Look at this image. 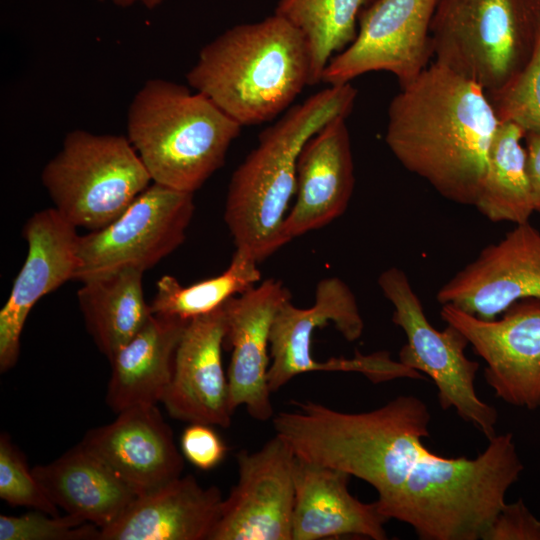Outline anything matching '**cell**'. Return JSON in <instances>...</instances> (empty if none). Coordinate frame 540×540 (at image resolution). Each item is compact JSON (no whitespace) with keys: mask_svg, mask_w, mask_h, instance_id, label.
<instances>
[{"mask_svg":"<svg viewBox=\"0 0 540 540\" xmlns=\"http://www.w3.org/2000/svg\"><path fill=\"white\" fill-rule=\"evenodd\" d=\"M295 404L274 416L276 435L299 459L370 484L381 514L421 540H481L524 469L510 432L489 439L474 458L433 453L422 442L431 414L413 395L360 413Z\"/></svg>","mask_w":540,"mask_h":540,"instance_id":"cell-1","label":"cell"},{"mask_svg":"<svg viewBox=\"0 0 540 540\" xmlns=\"http://www.w3.org/2000/svg\"><path fill=\"white\" fill-rule=\"evenodd\" d=\"M499 123L482 87L433 62L391 100L385 142L442 197L474 206Z\"/></svg>","mask_w":540,"mask_h":540,"instance_id":"cell-2","label":"cell"},{"mask_svg":"<svg viewBox=\"0 0 540 540\" xmlns=\"http://www.w3.org/2000/svg\"><path fill=\"white\" fill-rule=\"evenodd\" d=\"M186 80L241 126L261 124L287 111L310 84L308 46L274 13L206 44Z\"/></svg>","mask_w":540,"mask_h":540,"instance_id":"cell-3","label":"cell"},{"mask_svg":"<svg viewBox=\"0 0 540 540\" xmlns=\"http://www.w3.org/2000/svg\"><path fill=\"white\" fill-rule=\"evenodd\" d=\"M356 96L351 83L328 85L262 131L228 186L224 220L236 249L261 263L285 245L282 229L296 192L299 154L326 123L349 115Z\"/></svg>","mask_w":540,"mask_h":540,"instance_id":"cell-4","label":"cell"},{"mask_svg":"<svg viewBox=\"0 0 540 540\" xmlns=\"http://www.w3.org/2000/svg\"><path fill=\"white\" fill-rule=\"evenodd\" d=\"M241 128L200 92L157 78L134 95L126 137L152 182L194 193L224 165Z\"/></svg>","mask_w":540,"mask_h":540,"instance_id":"cell-5","label":"cell"},{"mask_svg":"<svg viewBox=\"0 0 540 540\" xmlns=\"http://www.w3.org/2000/svg\"><path fill=\"white\" fill-rule=\"evenodd\" d=\"M539 13L532 0H438L430 30L434 63L496 92L529 60Z\"/></svg>","mask_w":540,"mask_h":540,"instance_id":"cell-6","label":"cell"},{"mask_svg":"<svg viewBox=\"0 0 540 540\" xmlns=\"http://www.w3.org/2000/svg\"><path fill=\"white\" fill-rule=\"evenodd\" d=\"M41 181L53 207L88 231L113 222L152 183L127 137L81 129L66 134Z\"/></svg>","mask_w":540,"mask_h":540,"instance_id":"cell-7","label":"cell"},{"mask_svg":"<svg viewBox=\"0 0 540 540\" xmlns=\"http://www.w3.org/2000/svg\"><path fill=\"white\" fill-rule=\"evenodd\" d=\"M378 285L393 305V323L406 336L399 362L433 381L443 410L453 408L488 440L494 437L498 412L477 396L474 381L479 363L465 354L467 338L450 324L437 330L429 322L409 278L400 268L384 270L378 277Z\"/></svg>","mask_w":540,"mask_h":540,"instance_id":"cell-8","label":"cell"},{"mask_svg":"<svg viewBox=\"0 0 540 540\" xmlns=\"http://www.w3.org/2000/svg\"><path fill=\"white\" fill-rule=\"evenodd\" d=\"M194 193L152 182L113 222L79 235L73 280L83 282L123 268L154 267L185 240Z\"/></svg>","mask_w":540,"mask_h":540,"instance_id":"cell-9","label":"cell"},{"mask_svg":"<svg viewBox=\"0 0 540 540\" xmlns=\"http://www.w3.org/2000/svg\"><path fill=\"white\" fill-rule=\"evenodd\" d=\"M333 323L349 342L359 339L364 330L355 295L338 277L321 279L315 289L314 303L299 308L291 300L279 309L270 335V367L268 385L276 393L294 377L315 371L359 372L370 381L383 371V361L375 352L353 358H332L317 361L312 355V336L316 329Z\"/></svg>","mask_w":540,"mask_h":540,"instance_id":"cell-10","label":"cell"},{"mask_svg":"<svg viewBox=\"0 0 540 540\" xmlns=\"http://www.w3.org/2000/svg\"><path fill=\"white\" fill-rule=\"evenodd\" d=\"M438 0H374L361 11L357 35L326 66L322 82L350 83L373 71L392 73L403 87L427 67Z\"/></svg>","mask_w":540,"mask_h":540,"instance_id":"cell-11","label":"cell"},{"mask_svg":"<svg viewBox=\"0 0 540 540\" xmlns=\"http://www.w3.org/2000/svg\"><path fill=\"white\" fill-rule=\"evenodd\" d=\"M440 315L485 361L484 378L498 398L513 406L540 409V301H519L493 320L450 305H442Z\"/></svg>","mask_w":540,"mask_h":540,"instance_id":"cell-12","label":"cell"},{"mask_svg":"<svg viewBox=\"0 0 540 540\" xmlns=\"http://www.w3.org/2000/svg\"><path fill=\"white\" fill-rule=\"evenodd\" d=\"M238 481L210 540H292L297 457L278 435L236 455Z\"/></svg>","mask_w":540,"mask_h":540,"instance_id":"cell-13","label":"cell"},{"mask_svg":"<svg viewBox=\"0 0 540 540\" xmlns=\"http://www.w3.org/2000/svg\"><path fill=\"white\" fill-rule=\"evenodd\" d=\"M436 298L484 320L519 301H540V232L529 222L515 225L443 284Z\"/></svg>","mask_w":540,"mask_h":540,"instance_id":"cell-14","label":"cell"},{"mask_svg":"<svg viewBox=\"0 0 540 540\" xmlns=\"http://www.w3.org/2000/svg\"><path fill=\"white\" fill-rule=\"evenodd\" d=\"M77 228L54 207L34 213L23 227L28 250L10 295L0 311V371L15 366L30 311L45 295L73 280L77 267Z\"/></svg>","mask_w":540,"mask_h":540,"instance_id":"cell-15","label":"cell"},{"mask_svg":"<svg viewBox=\"0 0 540 540\" xmlns=\"http://www.w3.org/2000/svg\"><path fill=\"white\" fill-rule=\"evenodd\" d=\"M291 300L289 290L276 279H266L224 305V348L231 350L227 369L230 406H244L259 421L274 417L268 385L270 335L281 306Z\"/></svg>","mask_w":540,"mask_h":540,"instance_id":"cell-16","label":"cell"},{"mask_svg":"<svg viewBox=\"0 0 540 540\" xmlns=\"http://www.w3.org/2000/svg\"><path fill=\"white\" fill-rule=\"evenodd\" d=\"M223 306L189 320L176 349L171 381L162 399L168 414L189 423L227 428L233 411L222 361Z\"/></svg>","mask_w":540,"mask_h":540,"instance_id":"cell-17","label":"cell"},{"mask_svg":"<svg viewBox=\"0 0 540 540\" xmlns=\"http://www.w3.org/2000/svg\"><path fill=\"white\" fill-rule=\"evenodd\" d=\"M117 414L113 422L86 432L80 443L138 496L181 476L184 456L157 405L133 406Z\"/></svg>","mask_w":540,"mask_h":540,"instance_id":"cell-18","label":"cell"},{"mask_svg":"<svg viewBox=\"0 0 540 540\" xmlns=\"http://www.w3.org/2000/svg\"><path fill=\"white\" fill-rule=\"evenodd\" d=\"M346 118L326 123L299 154L296 200L282 229L285 244L328 225L349 205L355 177Z\"/></svg>","mask_w":540,"mask_h":540,"instance_id":"cell-19","label":"cell"},{"mask_svg":"<svg viewBox=\"0 0 540 540\" xmlns=\"http://www.w3.org/2000/svg\"><path fill=\"white\" fill-rule=\"evenodd\" d=\"M297 457V456H296ZM350 475L297 457L292 540L358 536L387 539L376 502L364 503L348 490Z\"/></svg>","mask_w":540,"mask_h":540,"instance_id":"cell-20","label":"cell"},{"mask_svg":"<svg viewBox=\"0 0 540 540\" xmlns=\"http://www.w3.org/2000/svg\"><path fill=\"white\" fill-rule=\"evenodd\" d=\"M223 500L218 487H203L192 475L180 476L138 496L101 530L100 540H210Z\"/></svg>","mask_w":540,"mask_h":540,"instance_id":"cell-21","label":"cell"},{"mask_svg":"<svg viewBox=\"0 0 540 540\" xmlns=\"http://www.w3.org/2000/svg\"><path fill=\"white\" fill-rule=\"evenodd\" d=\"M189 321L152 313L141 329L108 359L106 403L115 413L162 402L179 341Z\"/></svg>","mask_w":540,"mask_h":540,"instance_id":"cell-22","label":"cell"},{"mask_svg":"<svg viewBox=\"0 0 540 540\" xmlns=\"http://www.w3.org/2000/svg\"><path fill=\"white\" fill-rule=\"evenodd\" d=\"M32 471L57 507L101 530L117 521L138 497L81 443Z\"/></svg>","mask_w":540,"mask_h":540,"instance_id":"cell-23","label":"cell"},{"mask_svg":"<svg viewBox=\"0 0 540 540\" xmlns=\"http://www.w3.org/2000/svg\"><path fill=\"white\" fill-rule=\"evenodd\" d=\"M142 271L127 267L81 282L77 299L98 350L110 359L151 316Z\"/></svg>","mask_w":540,"mask_h":540,"instance_id":"cell-24","label":"cell"},{"mask_svg":"<svg viewBox=\"0 0 540 540\" xmlns=\"http://www.w3.org/2000/svg\"><path fill=\"white\" fill-rule=\"evenodd\" d=\"M525 135V130L512 122H500L496 130L474 205L492 222L523 224L534 213L523 144Z\"/></svg>","mask_w":540,"mask_h":540,"instance_id":"cell-25","label":"cell"},{"mask_svg":"<svg viewBox=\"0 0 540 540\" xmlns=\"http://www.w3.org/2000/svg\"><path fill=\"white\" fill-rule=\"evenodd\" d=\"M369 0H278L274 13L304 36L310 55V84L322 82L330 60L355 39Z\"/></svg>","mask_w":540,"mask_h":540,"instance_id":"cell-26","label":"cell"},{"mask_svg":"<svg viewBox=\"0 0 540 540\" xmlns=\"http://www.w3.org/2000/svg\"><path fill=\"white\" fill-rule=\"evenodd\" d=\"M258 264L250 253L236 249L229 266L220 275L188 286L172 275H164L156 283L149 303L151 312L187 321L209 314L258 284L261 279Z\"/></svg>","mask_w":540,"mask_h":540,"instance_id":"cell-27","label":"cell"},{"mask_svg":"<svg viewBox=\"0 0 540 540\" xmlns=\"http://www.w3.org/2000/svg\"><path fill=\"white\" fill-rule=\"evenodd\" d=\"M500 122H512L529 132H540V13L531 56L503 88L487 93Z\"/></svg>","mask_w":540,"mask_h":540,"instance_id":"cell-28","label":"cell"},{"mask_svg":"<svg viewBox=\"0 0 540 540\" xmlns=\"http://www.w3.org/2000/svg\"><path fill=\"white\" fill-rule=\"evenodd\" d=\"M0 498L13 507L59 515L58 507L29 469L25 455L6 433L0 436Z\"/></svg>","mask_w":540,"mask_h":540,"instance_id":"cell-29","label":"cell"},{"mask_svg":"<svg viewBox=\"0 0 540 540\" xmlns=\"http://www.w3.org/2000/svg\"><path fill=\"white\" fill-rule=\"evenodd\" d=\"M101 529L66 514L34 510L20 516L0 515V540H100Z\"/></svg>","mask_w":540,"mask_h":540,"instance_id":"cell-30","label":"cell"},{"mask_svg":"<svg viewBox=\"0 0 540 540\" xmlns=\"http://www.w3.org/2000/svg\"><path fill=\"white\" fill-rule=\"evenodd\" d=\"M181 452L193 466L211 470L226 456L228 447L212 425L189 423L180 439Z\"/></svg>","mask_w":540,"mask_h":540,"instance_id":"cell-31","label":"cell"},{"mask_svg":"<svg viewBox=\"0 0 540 540\" xmlns=\"http://www.w3.org/2000/svg\"><path fill=\"white\" fill-rule=\"evenodd\" d=\"M481 540H540V519L521 499L505 503Z\"/></svg>","mask_w":540,"mask_h":540,"instance_id":"cell-32","label":"cell"},{"mask_svg":"<svg viewBox=\"0 0 540 540\" xmlns=\"http://www.w3.org/2000/svg\"><path fill=\"white\" fill-rule=\"evenodd\" d=\"M524 140L534 212L540 214V132L526 133Z\"/></svg>","mask_w":540,"mask_h":540,"instance_id":"cell-33","label":"cell"},{"mask_svg":"<svg viewBox=\"0 0 540 540\" xmlns=\"http://www.w3.org/2000/svg\"><path fill=\"white\" fill-rule=\"evenodd\" d=\"M106 1V0H99ZM113 4L120 7H129L136 3L142 4L147 9H154L164 2V0H110Z\"/></svg>","mask_w":540,"mask_h":540,"instance_id":"cell-34","label":"cell"},{"mask_svg":"<svg viewBox=\"0 0 540 540\" xmlns=\"http://www.w3.org/2000/svg\"><path fill=\"white\" fill-rule=\"evenodd\" d=\"M532 1L540 9V0H532Z\"/></svg>","mask_w":540,"mask_h":540,"instance_id":"cell-35","label":"cell"}]
</instances>
